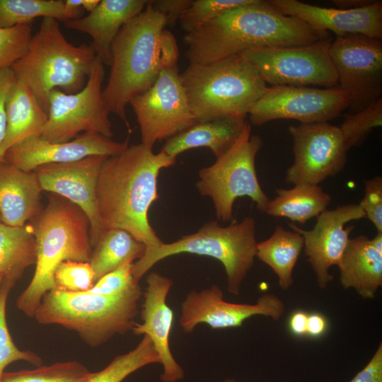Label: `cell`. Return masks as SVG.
Returning a JSON list of instances; mask_svg holds the SVG:
<instances>
[{
  "mask_svg": "<svg viewBox=\"0 0 382 382\" xmlns=\"http://www.w3.org/2000/svg\"><path fill=\"white\" fill-rule=\"evenodd\" d=\"M175 158L141 143L132 144L105 160L98 175L96 204L102 227L127 231L146 248L163 243L149 221L148 213L158 198L161 170Z\"/></svg>",
  "mask_w": 382,
  "mask_h": 382,
  "instance_id": "6da1fadb",
  "label": "cell"
},
{
  "mask_svg": "<svg viewBox=\"0 0 382 382\" xmlns=\"http://www.w3.org/2000/svg\"><path fill=\"white\" fill-rule=\"evenodd\" d=\"M328 37L270 1L251 0L186 33L183 42L190 63L204 64L250 49L306 45Z\"/></svg>",
  "mask_w": 382,
  "mask_h": 382,
  "instance_id": "7a4b0ae2",
  "label": "cell"
},
{
  "mask_svg": "<svg viewBox=\"0 0 382 382\" xmlns=\"http://www.w3.org/2000/svg\"><path fill=\"white\" fill-rule=\"evenodd\" d=\"M13 286L6 282L0 285V382L5 368L17 361H25L35 366H41L42 359L35 352L22 350L13 342L6 319V307Z\"/></svg>",
  "mask_w": 382,
  "mask_h": 382,
  "instance_id": "e575fe53",
  "label": "cell"
},
{
  "mask_svg": "<svg viewBox=\"0 0 382 382\" xmlns=\"http://www.w3.org/2000/svg\"><path fill=\"white\" fill-rule=\"evenodd\" d=\"M133 264L134 261H126L116 270L100 278L86 291L103 296H115L125 292L139 283L133 277Z\"/></svg>",
  "mask_w": 382,
  "mask_h": 382,
  "instance_id": "f35d334b",
  "label": "cell"
},
{
  "mask_svg": "<svg viewBox=\"0 0 382 382\" xmlns=\"http://www.w3.org/2000/svg\"><path fill=\"white\" fill-rule=\"evenodd\" d=\"M180 77L197 122L246 117L267 88L257 70L241 54L190 63Z\"/></svg>",
  "mask_w": 382,
  "mask_h": 382,
  "instance_id": "8992f818",
  "label": "cell"
},
{
  "mask_svg": "<svg viewBox=\"0 0 382 382\" xmlns=\"http://www.w3.org/2000/svg\"><path fill=\"white\" fill-rule=\"evenodd\" d=\"M330 201V195L320 186L301 183L291 189H277L276 197L269 201L265 213L304 224L326 210Z\"/></svg>",
  "mask_w": 382,
  "mask_h": 382,
  "instance_id": "4316f807",
  "label": "cell"
},
{
  "mask_svg": "<svg viewBox=\"0 0 382 382\" xmlns=\"http://www.w3.org/2000/svg\"><path fill=\"white\" fill-rule=\"evenodd\" d=\"M160 362L151 339L144 335L135 348L117 356L105 368L97 372H91L80 382H122L138 369Z\"/></svg>",
  "mask_w": 382,
  "mask_h": 382,
  "instance_id": "1f68e13d",
  "label": "cell"
},
{
  "mask_svg": "<svg viewBox=\"0 0 382 382\" xmlns=\"http://www.w3.org/2000/svg\"><path fill=\"white\" fill-rule=\"evenodd\" d=\"M66 5L69 8L86 9L92 11L99 4L100 0H64Z\"/></svg>",
  "mask_w": 382,
  "mask_h": 382,
  "instance_id": "7dc6e473",
  "label": "cell"
},
{
  "mask_svg": "<svg viewBox=\"0 0 382 382\" xmlns=\"http://www.w3.org/2000/svg\"><path fill=\"white\" fill-rule=\"evenodd\" d=\"M303 247L300 233L277 225L270 238L257 243L256 257L274 271L281 289L286 290L294 283L293 270Z\"/></svg>",
  "mask_w": 382,
  "mask_h": 382,
  "instance_id": "83f0119b",
  "label": "cell"
},
{
  "mask_svg": "<svg viewBox=\"0 0 382 382\" xmlns=\"http://www.w3.org/2000/svg\"><path fill=\"white\" fill-rule=\"evenodd\" d=\"M96 55L90 45L74 46L64 37L58 21L43 18L24 55L11 66L47 114L54 90L76 93L86 85Z\"/></svg>",
  "mask_w": 382,
  "mask_h": 382,
  "instance_id": "5b68a950",
  "label": "cell"
},
{
  "mask_svg": "<svg viewBox=\"0 0 382 382\" xmlns=\"http://www.w3.org/2000/svg\"><path fill=\"white\" fill-rule=\"evenodd\" d=\"M166 25L164 16L148 1L112 42L110 74L103 100L108 112L118 116L128 129L126 107L129 101L149 88L162 69L177 65V42Z\"/></svg>",
  "mask_w": 382,
  "mask_h": 382,
  "instance_id": "3957f363",
  "label": "cell"
},
{
  "mask_svg": "<svg viewBox=\"0 0 382 382\" xmlns=\"http://www.w3.org/2000/svg\"><path fill=\"white\" fill-rule=\"evenodd\" d=\"M251 0H193L180 17L181 28L192 32L224 13L248 4Z\"/></svg>",
  "mask_w": 382,
  "mask_h": 382,
  "instance_id": "d590c367",
  "label": "cell"
},
{
  "mask_svg": "<svg viewBox=\"0 0 382 382\" xmlns=\"http://www.w3.org/2000/svg\"><path fill=\"white\" fill-rule=\"evenodd\" d=\"M146 0H100L86 16L64 22L66 27L89 35L90 47L103 64L111 65V46L122 27L141 13Z\"/></svg>",
  "mask_w": 382,
  "mask_h": 382,
  "instance_id": "7402d4cb",
  "label": "cell"
},
{
  "mask_svg": "<svg viewBox=\"0 0 382 382\" xmlns=\"http://www.w3.org/2000/svg\"><path fill=\"white\" fill-rule=\"evenodd\" d=\"M83 13V9L69 8L64 0H0V28L31 23L37 17L66 21Z\"/></svg>",
  "mask_w": 382,
  "mask_h": 382,
  "instance_id": "4dcf8cb0",
  "label": "cell"
},
{
  "mask_svg": "<svg viewBox=\"0 0 382 382\" xmlns=\"http://www.w3.org/2000/svg\"><path fill=\"white\" fill-rule=\"evenodd\" d=\"M42 189L34 171H25L4 162L0 164V215L2 223L23 226L42 209Z\"/></svg>",
  "mask_w": 382,
  "mask_h": 382,
  "instance_id": "cb8c5ba5",
  "label": "cell"
},
{
  "mask_svg": "<svg viewBox=\"0 0 382 382\" xmlns=\"http://www.w3.org/2000/svg\"><path fill=\"white\" fill-rule=\"evenodd\" d=\"M288 129L294 162L286 170V183L318 185L345 168L348 150L339 127L325 122L290 125Z\"/></svg>",
  "mask_w": 382,
  "mask_h": 382,
  "instance_id": "9a60e30c",
  "label": "cell"
},
{
  "mask_svg": "<svg viewBox=\"0 0 382 382\" xmlns=\"http://www.w3.org/2000/svg\"><path fill=\"white\" fill-rule=\"evenodd\" d=\"M255 221L247 216L241 221L221 226L216 221L203 225L197 232L154 248H146L143 257L132 266V274L137 282L155 264L178 254L190 253L208 256L224 266L228 290L238 295L241 284L256 257Z\"/></svg>",
  "mask_w": 382,
  "mask_h": 382,
  "instance_id": "ba28073f",
  "label": "cell"
},
{
  "mask_svg": "<svg viewBox=\"0 0 382 382\" xmlns=\"http://www.w3.org/2000/svg\"><path fill=\"white\" fill-rule=\"evenodd\" d=\"M364 218H366L364 212L359 204H347L323 212L317 216L311 230H303L295 224H289L303 238L305 255L320 289H325L332 281L329 270L339 263L354 227L353 225L345 227V224Z\"/></svg>",
  "mask_w": 382,
  "mask_h": 382,
  "instance_id": "ac0fdd59",
  "label": "cell"
},
{
  "mask_svg": "<svg viewBox=\"0 0 382 382\" xmlns=\"http://www.w3.org/2000/svg\"><path fill=\"white\" fill-rule=\"evenodd\" d=\"M247 121L245 117H226L197 122L167 139L162 151L176 156L194 148H209L216 158L224 154L236 141Z\"/></svg>",
  "mask_w": 382,
  "mask_h": 382,
  "instance_id": "484cf974",
  "label": "cell"
},
{
  "mask_svg": "<svg viewBox=\"0 0 382 382\" xmlns=\"http://www.w3.org/2000/svg\"><path fill=\"white\" fill-rule=\"evenodd\" d=\"M91 371L77 361H62L34 369L5 372L1 382H80Z\"/></svg>",
  "mask_w": 382,
  "mask_h": 382,
  "instance_id": "d6a6232c",
  "label": "cell"
},
{
  "mask_svg": "<svg viewBox=\"0 0 382 382\" xmlns=\"http://www.w3.org/2000/svg\"><path fill=\"white\" fill-rule=\"evenodd\" d=\"M364 187V196L359 204L377 233H382V178L375 176L366 180Z\"/></svg>",
  "mask_w": 382,
  "mask_h": 382,
  "instance_id": "ab89813d",
  "label": "cell"
},
{
  "mask_svg": "<svg viewBox=\"0 0 382 382\" xmlns=\"http://www.w3.org/2000/svg\"><path fill=\"white\" fill-rule=\"evenodd\" d=\"M250 132L247 122L233 144L212 165L199 171L197 188L202 196L211 198L217 219L224 222L233 219V204L238 197H250L262 213L270 201L255 169V158L262 139L251 136Z\"/></svg>",
  "mask_w": 382,
  "mask_h": 382,
  "instance_id": "9c48e42d",
  "label": "cell"
},
{
  "mask_svg": "<svg viewBox=\"0 0 382 382\" xmlns=\"http://www.w3.org/2000/svg\"><path fill=\"white\" fill-rule=\"evenodd\" d=\"M348 106V99L339 86L325 88L272 86L267 87L248 115L257 126L279 119L311 124L328 122Z\"/></svg>",
  "mask_w": 382,
  "mask_h": 382,
  "instance_id": "5bb4252c",
  "label": "cell"
},
{
  "mask_svg": "<svg viewBox=\"0 0 382 382\" xmlns=\"http://www.w3.org/2000/svg\"><path fill=\"white\" fill-rule=\"evenodd\" d=\"M374 0H333L332 4L337 8L354 9L366 6L375 2Z\"/></svg>",
  "mask_w": 382,
  "mask_h": 382,
  "instance_id": "bcb514c9",
  "label": "cell"
},
{
  "mask_svg": "<svg viewBox=\"0 0 382 382\" xmlns=\"http://www.w3.org/2000/svg\"><path fill=\"white\" fill-rule=\"evenodd\" d=\"M308 314L303 311L294 312L289 320L291 332L297 336L306 335Z\"/></svg>",
  "mask_w": 382,
  "mask_h": 382,
  "instance_id": "f6af8a7d",
  "label": "cell"
},
{
  "mask_svg": "<svg viewBox=\"0 0 382 382\" xmlns=\"http://www.w3.org/2000/svg\"><path fill=\"white\" fill-rule=\"evenodd\" d=\"M141 294L139 283L115 296L53 289L42 299L34 318L40 324L74 330L88 345L98 347L132 330Z\"/></svg>",
  "mask_w": 382,
  "mask_h": 382,
  "instance_id": "52a82bcc",
  "label": "cell"
},
{
  "mask_svg": "<svg viewBox=\"0 0 382 382\" xmlns=\"http://www.w3.org/2000/svg\"><path fill=\"white\" fill-rule=\"evenodd\" d=\"M193 0H154L150 1L153 8L161 13L167 25L173 26L192 4Z\"/></svg>",
  "mask_w": 382,
  "mask_h": 382,
  "instance_id": "b9f144b4",
  "label": "cell"
},
{
  "mask_svg": "<svg viewBox=\"0 0 382 382\" xmlns=\"http://www.w3.org/2000/svg\"><path fill=\"white\" fill-rule=\"evenodd\" d=\"M330 37L312 44L286 47L247 50L242 55L272 86H338V79L329 54Z\"/></svg>",
  "mask_w": 382,
  "mask_h": 382,
  "instance_id": "8fae6325",
  "label": "cell"
},
{
  "mask_svg": "<svg viewBox=\"0 0 382 382\" xmlns=\"http://www.w3.org/2000/svg\"><path fill=\"white\" fill-rule=\"evenodd\" d=\"M129 104L139 125L141 143L150 148L197 123L177 65L162 69L153 85Z\"/></svg>",
  "mask_w": 382,
  "mask_h": 382,
  "instance_id": "7c38bea8",
  "label": "cell"
},
{
  "mask_svg": "<svg viewBox=\"0 0 382 382\" xmlns=\"http://www.w3.org/2000/svg\"><path fill=\"white\" fill-rule=\"evenodd\" d=\"M146 284L141 312L142 323H136L132 331L151 339L163 366L161 380L178 382L184 378L185 372L170 351L169 340L174 315L166 303L173 282L154 272L147 276Z\"/></svg>",
  "mask_w": 382,
  "mask_h": 382,
  "instance_id": "ffe728a7",
  "label": "cell"
},
{
  "mask_svg": "<svg viewBox=\"0 0 382 382\" xmlns=\"http://www.w3.org/2000/svg\"><path fill=\"white\" fill-rule=\"evenodd\" d=\"M382 125V98L363 110L347 113L339 127L349 151L361 146L376 127Z\"/></svg>",
  "mask_w": 382,
  "mask_h": 382,
  "instance_id": "836d02e7",
  "label": "cell"
},
{
  "mask_svg": "<svg viewBox=\"0 0 382 382\" xmlns=\"http://www.w3.org/2000/svg\"><path fill=\"white\" fill-rule=\"evenodd\" d=\"M107 157L90 156L72 162L44 164L33 170L42 191L59 195L83 211L90 222L93 248L105 233L97 209L96 187Z\"/></svg>",
  "mask_w": 382,
  "mask_h": 382,
  "instance_id": "e0dca14e",
  "label": "cell"
},
{
  "mask_svg": "<svg viewBox=\"0 0 382 382\" xmlns=\"http://www.w3.org/2000/svg\"><path fill=\"white\" fill-rule=\"evenodd\" d=\"M284 311V303L272 294L261 296L255 304L226 301L222 290L214 284L187 294L181 306L180 325L186 333L192 332L200 323L207 324L212 329L236 328L256 315L278 320Z\"/></svg>",
  "mask_w": 382,
  "mask_h": 382,
  "instance_id": "2e32d148",
  "label": "cell"
},
{
  "mask_svg": "<svg viewBox=\"0 0 382 382\" xmlns=\"http://www.w3.org/2000/svg\"><path fill=\"white\" fill-rule=\"evenodd\" d=\"M347 113L366 108L382 95V40L361 35L336 37L329 47Z\"/></svg>",
  "mask_w": 382,
  "mask_h": 382,
  "instance_id": "4fadbf2b",
  "label": "cell"
},
{
  "mask_svg": "<svg viewBox=\"0 0 382 382\" xmlns=\"http://www.w3.org/2000/svg\"><path fill=\"white\" fill-rule=\"evenodd\" d=\"M6 130L1 147L4 157L13 146L40 136L47 120V114L29 87L15 78L6 102Z\"/></svg>",
  "mask_w": 382,
  "mask_h": 382,
  "instance_id": "d4e9b609",
  "label": "cell"
},
{
  "mask_svg": "<svg viewBox=\"0 0 382 382\" xmlns=\"http://www.w3.org/2000/svg\"><path fill=\"white\" fill-rule=\"evenodd\" d=\"M128 143V138L117 142L96 132L82 133L62 143H52L37 136L11 147L4 161L23 170L33 171L44 164L72 162L90 156H115L124 151Z\"/></svg>",
  "mask_w": 382,
  "mask_h": 382,
  "instance_id": "d6986e66",
  "label": "cell"
},
{
  "mask_svg": "<svg viewBox=\"0 0 382 382\" xmlns=\"http://www.w3.org/2000/svg\"><path fill=\"white\" fill-rule=\"evenodd\" d=\"M15 79L11 67L0 69V164L5 162L1 147L6 130V102L9 88Z\"/></svg>",
  "mask_w": 382,
  "mask_h": 382,
  "instance_id": "60d3db41",
  "label": "cell"
},
{
  "mask_svg": "<svg viewBox=\"0 0 382 382\" xmlns=\"http://www.w3.org/2000/svg\"><path fill=\"white\" fill-rule=\"evenodd\" d=\"M54 281L55 289L59 290L86 291L94 284V273L89 262L66 260L56 268Z\"/></svg>",
  "mask_w": 382,
  "mask_h": 382,
  "instance_id": "8d00e7d4",
  "label": "cell"
},
{
  "mask_svg": "<svg viewBox=\"0 0 382 382\" xmlns=\"http://www.w3.org/2000/svg\"><path fill=\"white\" fill-rule=\"evenodd\" d=\"M103 64L96 57L85 86L76 93L52 91L47 120L40 137L52 143L74 139L81 132H96L112 138V125L102 96Z\"/></svg>",
  "mask_w": 382,
  "mask_h": 382,
  "instance_id": "30bf717a",
  "label": "cell"
},
{
  "mask_svg": "<svg viewBox=\"0 0 382 382\" xmlns=\"http://www.w3.org/2000/svg\"><path fill=\"white\" fill-rule=\"evenodd\" d=\"M36 242L28 224L11 226L0 222V272L14 286L24 271L35 265Z\"/></svg>",
  "mask_w": 382,
  "mask_h": 382,
  "instance_id": "f1b7e54d",
  "label": "cell"
},
{
  "mask_svg": "<svg viewBox=\"0 0 382 382\" xmlns=\"http://www.w3.org/2000/svg\"><path fill=\"white\" fill-rule=\"evenodd\" d=\"M350 382H382V344L371 360Z\"/></svg>",
  "mask_w": 382,
  "mask_h": 382,
  "instance_id": "7bdbcfd3",
  "label": "cell"
},
{
  "mask_svg": "<svg viewBox=\"0 0 382 382\" xmlns=\"http://www.w3.org/2000/svg\"><path fill=\"white\" fill-rule=\"evenodd\" d=\"M1 215H0V222H1Z\"/></svg>",
  "mask_w": 382,
  "mask_h": 382,
  "instance_id": "f907efd6",
  "label": "cell"
},
{
  "mask_svg": "<svg viewBox=\"0 0 382 382\" xmlns=\"http://www.w3.org/2000/svg\"><path fill=\"white\" fill-rule=\"evenodd\" d=\"M223 382H236L234 379H227Z\"/></svg>",
  "mask_w": 382,
  "mask_h": 382,
  "instance_id": "681fc988",
  "label": "cell"
},
{
  "mask_svg": "<svg viewBox=\"0 0 382 382\" xmlns=\"http://www.w3.org/2000/svg\"><path fill=\"white\" fill-rule=\"evenodd\" d=\"M3 279H4V276L3 274L0 272V285L1 284L2 282H3Z\"/></svg>",
  "mask_w": 382,
  "mask_h": 382,
  "instance_id": "c3c4849f",
  "label": "cell"
},
{
  "mask_svg": "<svg viewBox=\"0 0 382 382\" xmlns=\"http://www.w3.org/2000/svg\"><path fill=\"white\" fill-rule=\"evenodd\" d=\"M33 35L31 23L0 28V69L11 67L24 55Z\"/></svg>",
  "mask_w": 382,
  "mask_h": 382,
  "instance_id": "74e56055",
  "label": "cell"
},
{
  "mask_svg": "<svg viewBox=\"0 0 382 382\" xmlns=\"http://www.w3.org/2000/svg\"><path fill=\"white\" fill-rule=\"evenodd\" d=\"M328 328L326 318L320 313L308 315L306 335L318 337L323 335Z\"/></svg>",
  "mask_w": 382,
  "mask_h": 382,
  "instance_id": "ee69618b",
  "label": "cell"
},
{
  "mask_svg": "<svg viewBox=\"0 0 382 382\" xmlns=\"http://www.w3.org/2000/svg\"><path fill=\"white\" fill-rule=\"evenodd\" d=\"M28 225L36 242L33 277L16 301L17 308L33 318L45 294L55 289L54 274L62 262H89L93 247L90 222L78 206L51 193L46 207Z\"/></svg>",
  "mask_w": 382,
  "mask_h": 382,
  "instance_id": "277c9868",
  "label": "cell"
},
{
  "mask_svg": "<svg viewBox=\"0 0 382 382\" xmlns=\"http://www.w3.org/2000/svg\"><path fill=\"white\" fill-rule=\"evenodd\" d=\"M278 10L314 29L336 37L361 35L382 40V1L364 7L341 9L314 6L297 0H270Z\"/></svg>",
  "mask_w": 382,
  "mask_h": 382,
  "instance_id": "44dd1931",
  "label": "cell"
},
{
  "mask_svg": "<svg viewBox=\"0 0 382 382\" xmlns=\"http://www.w3.org/2000/svg\"><path fill=\"white\" fill-rule=\"evenodd\" d=\"M146 248L144 243L125 230H107L93 248L89 261L94 273V283L126 261L141 259Z\"/></svg>",
  "mask_w": 382,
  "mask_h": 382,
  "instance_id": "f546056e",
  "label": "cell"
},
{
  "mask_svg": "<svg viewBox=\"0 0 382 382\" xmlns=\"http://www.w3.org/2000/svg\"><path fill=\"white\" fill-rule=\"evenodd\" d=\"M337 266L344 289L374 299L382 285V233L372 239L364 235L349 238Z\"/></svg>",
  "mask_w": 382,
  "mask_h": 382,
  "instance_id": "603a6c76",
  "label": "cell"
}]
</instances>
